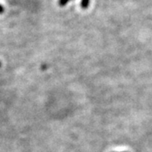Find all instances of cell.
I'll list each match as a JSON object with an SVG mask.
<instances>
[{
  "mask_svg": "<svg viewBox=\"0 0 152 152\" xmlns=\"http://www.w3.org/2000/svg\"><path fill=\"white\" fill-rule=\"evenodd\" d=\"M90 1H91V0H81L80 5H81V8L83 10H86L87 8L89 7Z\"/></svg>",
  "mask_w": 152,
  "mask_h": 152,
  "instance_id": "obj_1",
  "label": "cell"
},
{
  "mask_svg": "<svg viewBox=\"0 0 152 152\" xmlns=\"http://www.w3.org/2000/svg\"><path fill=\"white\" fill-rule=\"evenodd\" d=\"M70 1H72V0H58V4L60 6H62V7H64V6H65Z\"/></svg>",
  "mask_w": 152,
  "mask_h": 152,
  "instance_id": "obj_2",
  "label": "cell"
},
{
  "mask_svg": "<svg viewBox=\"0 0 152 152\" xmlns=\"http://www.w3.org/2000/svg\"><path fill=\"white\" fill-rule=\"evenodd\" d=\"M4 6L0 4V15L4 14Z\"/></svg>",
  "mask_w": 152,
  "mask_h": 152,
  "instance_id": "obj_3",
  "label": "cell"
},
{
  "mask_svg": "<svg viewBox=\"0 0 152 152\" xmlns=\"http://www.w3.org/2000/svg\"><path fill=\"white\" fill-rule=\"evenodd\" d=\"M0 67H1V62H0Z\"/></svg>",
  "mask_w": 152,
  "mask_h": 152,
  "instance_id": "obj_4",
  "label": "cell"
}]
</instances>
